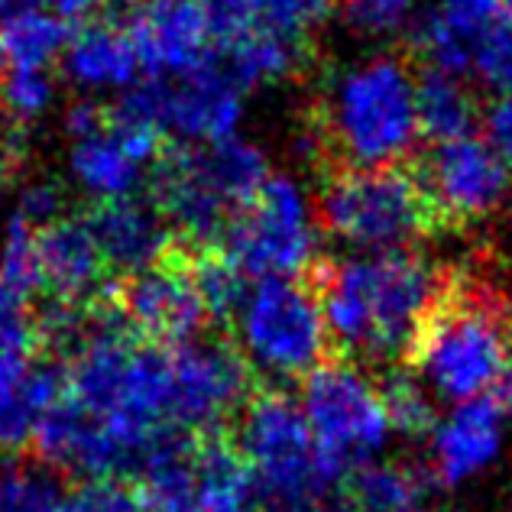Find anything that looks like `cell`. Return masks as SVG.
<instances>
[{"label": "cell", "instance_id": "1", "mask_svg": "<svg viewBox=\"0 0 512 512\" xmlns=\"http://www.w3.org/2000/svg\"><path fill=\"white\" fill-rule=\"evenodd\" d=\"M512 350V302L483 276L448 273L444 289L415 334L409 370L441 399L470 402L490 396Z\"/></svg>", "mask_w": 512, "mask_h": 512}, {"label": "cell", "instance_id": "2", "mask_svg": "<svg viewBox=\"0 0 512 512\" xmlns=\"http://www.w3.org/2000/svg\"><path fill=\"white\" fill-rule=\"evenodd\" d=\"M415 72L399 59H367L331 78L308 143L338 166H399L419 143Z\"/></svg>", "mask_w": 512, "mask_h": 512}, {"label": "cell", "instance_id": "3", "mask_svg": "<svg viewBox=\"0 0 512 512\" xmlns=\"http://www.w3.org/2000/svg\"><path fill=\"white\" fill-rule=\"evenodd\" d=\"M260 503H312L338 493L344 477L328 464L299 399L260 380L231 425Z\"/></svg>", "mask_w": 512, "mask_h": 512}, {"label": "cell", "instance_id": "4", "mask_svg": "<svg viewBox=\"0 0 512 512\" xmlns=\"http://www.w3.org/2000/svg\"><path fill=\"white\" fill-rule=\"evenodd\" d=\"M321 231L367 253L406 250L438 231L412 169L331 166L318 195Z\"/></svg>", "mask_w": 512, "mask_h": 512}, {"label": "cell", "instance_id": "5", "mask_svg": "<svg viewBox=\"0 0 512 512\" xmlns=\"http://www.w3.org/2000/svg\"><path fill=\"white\" fill-rule=\"evenodd\" d=\"M250 367L279 380H305L334 357L315 282L302 276L256 279L231 331Z\"/></svg>", "mask_w": 512, "mask_h": 512}, {"label": "cell", "instance_id": "6", "mask_svg": "<svg viewBox=\"0 0 512 512\" xmlns=\"http://www.w3.org/2000/svg\"><path fill=\"white\" fill-rule=\"evenodd\" d=\"M334 279L347 286L370 318V363H406L415 334L444 289L448 269L419 250H380L354 260H331Z\"/></svg>", "mask_w": 512, "mask_h": 512}, {"label": "cell", "instance_id": "7", "mask_svg": "<svg viewBox=\"0 0 512 512\" xmlns=\"http://www.w3.org/2000/svg\"><path fill=\"white\" fill-rule=\"evenodd\" d=\"M299 402L321 454L344 480L386 441L389 419L376 380L354 360L328 357L305 376Z\"/></svg>", "mask_w": 512, "mask_h": 512}, {"label": "cell", "instance_id": "8", "mask_svg": "<svg viewBox=\"0 0 512 512\" xmlns=\"http://www.w3.org/2000/svg\"><path fill=\"white\" fill-rule=\"evenodd\" d=\"M224 253L256 279L302 276L315 266L318 224L299 185L286 175H269L224 234Z\"/></svg>", "mask_w": 512, "mask_h": 512}, {"label": "cell", "instance_id": "9", "mask_svg": "<svg viewBox=\"0 0 512 512\" xmlns=\"http://www.w3.org/2000/svg\"><path fill=\"white\" fill-rule=\"evenodd\" d=\"M172 350V396L175 428L211 435L231 431L240 409L247 406L260 376L231 334H198Z\"/></svg>", "mask_w": 512, "mask_h": 512}, {"label": "cell", "instance_id": "10", "mask_svg": "<svg viewBox=\"0 0 512 512\" xmlns=\"http://www.w3.org/2000/svg\"><path fill=\"white\" fill-rule=\"evenodd\" d=\"M438 221V231L496 218L512 198V169L487 143V137H457L431 143L412 166Z\"/></svg>", "mask_w": 512, "mask_h": 512}, {"label": "cell", "instance_id": "11", "mask_svg": "<svg viewBox=\"0 0 512 512\" xmlns=\"http://www.w3.org/2000/svg\"><path fill=\"white\" fill-rule=\"evenodd\" d=\"M244 94L218 62L208 59L188 75L150 78L146 85L130 88L120 107L185 143H218L237 133Z\"/></svg>", "mask_w": 512, "mask_h": 512}, {"label": "cell", "instance_id": "12", "mask_svg": "<svg viewBox=\"0 0 512 512\" xmlns=\"http://www.w3.org/2000/svg\"><path fill=\"white\" fill-rule=\"evenodd\" d=\"M111 295L140 341L179 347L205 334L208 308L192 276L188 250L175 244L163 260L111 282Z\"/></svg>", "mask_w": 512, "mask_h": 512}, {"label": "cell", "instance_id": "13", "mask_svg": "<svg viewBox=\"0 0 512 512\" xmlns=\"http://www.w3.org/2000/svg\"><path fill=\"white\" fill-rule=\"evenodd\" d=\"M127 30L140 52L143 72L153 78L188 75L214 52L208 0H143Z\"/></svg>", "mask_w": 512, "mask_h": 512}, {"label": "cell", "instance_id": "14", "mask_svg": "<svg viewBox=\"0 0 512 512\" xmlns=\"http://www.w3.org/2000/svg\"><path fill=\"white\" fill-rule=\"evenodd\" d=\"M62 393V363L43 354L0 357V454L30 451L39 422Z\"/></svg>", "mask_w": 512, "mask_h": 512}, {"label": "cell", "instance_id": "15", "mask_svg": "<svg viewBox=\"0 0 512 512\" xmlns=\"http://www.w3.org/2000/svg\"><path fill=\"white\" fill-rule=\"evenodd\" d=\"M36 247L46 292L52 299L88 302L111 286V279H107L111 269H107V260L88 218L62 214L59 221L39 227Z\"/></svg>", "mask_w": 512, "mask_h": 512}, {"label": "cell", "instance_id": "16", "mask_svg": "<svg viewBox=\"0 0 512 512\" xmlns=\"http://www.w3.org/2000/svg\"><path fill=\"white\" fill-rule=\"evenodd\" d=\"M503 7L506 0H438L425 17L412 23L415 49L431 69L454 75L474 72L480 49Z\"/></svg>", "mask_w": 512, "mask_h": 512}, {"label": "cell", "instance_id": "17", "mask_svg": "<svg viewBox=\"0 0 512 512\" xmlns=\"http://www.w3.org/2000/svg\"><path fill=\"white\" fill-rule=\"evenodd\" d=\"M91 231L98 237L107 269L127 276L150 266L175 247V234L153 201L140 198H117L101 201L88 214Z\"/></svg>", "mask_w": 512, "mask_h": 512}, {"label": "cell", "instance_id": "18", "mask_svg": "<svg viewBox=\"0 0 512 512\" xmlns=\"http://www.w3.org/2000/svg\"><path fill=\"white\" fill-rule=\"evenodd\" d=\"M503 406L496 396H477L461 402L448 422L435 428L431 441V474L441 483H461L487 467L500 451Z\"/></svg>", "mask_w": 512, "mask_h": 512}, {"label": "cell", "instance_id": "19", "mask_svg": "<svg viewBox=\"0 0 512 512\" xmlns=\"http://www.w3.org/2000/svg\"><path fill=\"white\" fill-rule=\"evenodd\" d=\"M140 52L133 46L130 30H120L114 20L82 26L65 49V72L88 91L130 88L140 75Z\"/></svg>", "mask_w": 512, "mask_h": 512}, {"label": "cell", "instance_id": "20", "mask_svg": "<svg viewBox=\"0 0 512 512\" xmlns=\"http://www.w3.org/2000/svg\"><path fill=\"white\" fill-rule=\"evenodd\" d=\"M69 169H72V179L82 185L98 205L101 201L130 198L137 192L140 175H143V163L133 159V153L117 140V133L111 130L107 120L101 130L88 133V137H78L72 143Z\"/></svg>", "mask_w": 512, "mask_h": 512}, {"label": "cell", "instance_id": "21", "mask_svg": "<svg viewBox=\"0 0 512 512\" xmlns=\"http://www.w3.org/2000/svg\"><path fill=\"white\" fill-rule=\"evenodd\" d=\"M415 111L422 137L431 143L467 137L477 124V98L461 82V75L431 65L415 75Z\"/></svg>", "mask_w": 512, "mask_h": 512}, {"label": "cell", "instance_id": "22", "mask_svg": "<svg viewBox=\"0 0 512 512\" xmlns=\"http://www.w3.org/2000/svg\"><path fill=\"white\" fill-rule=\"evenodd\" d=\"M75 480L33 451L0 454V512H65Z\"/></svg>", "mask_w": 512, "mask_h": 512}, {"label": "cell", "instance_id": "23", "mask_svg": "<svg viewBox=\"0 0 512 512\" xmlns=\"http://www.w3.org/2000/svg\"><path fill=\"white\" fill-rule=\"evenodd\" d=\"M188 260H192V276L201 292V302L208 308V321L214 331L231 334L240 318V308H244L253 289L250 276L224 253V247L188 250Z\"/></svg>", "mask_w": 512, "mask_h": 512}, {"label": "cell", "instance_id": "24", "mask_svg": "<svg viewBox=\"0 0 512 512\" xmlns=\"http://www.w3.org/2000/svg\"><path fill=\"white\" fill-rule=\"evenodd\" d=\"M350 512H422L425 480L399 464H360L344 480Z\"/></svg>", "mask_w": 512, "mask_h": 512}, {"label": "cell", "instance_id": "25", "mask_svg": "<svg viewBox=\"0 0 512 512\" xmlns=\"http://www.w3.org/2000/svg\"><path fill=\"white\" fill-rule=\"evenodd\" d=\"M10 69H49L59 56L69 49V23L59 20L56 13L43 7H33L0 26Z\"/></svg>", "mask_w": 512, "mask_h": 512}, {"label": "cell", "instance_id": "26", "mask_svg": "<svg viewBox=\"0 0 512 512\" xmlns=\"http://www.w3.org/2000/svg\"><path fill=\"white\" fill-rule=\"evenodd\" d=\"M376 393H380L389 428L402 431L406 438L435 435V428H438L435 402L425 393L419 376L409 373V367L383 373L380 380H376Z\"/></svg>", "mask_w": 512, "mask_h": 512}, {"label": "cell", "instance_id": "27", "mask_svg": "<svg viewBox=\"0 0 512 512\" xmlns=\"http://www.w3.org/2000/svg\"><path fill=\"white\" fill-rule=\"evenodd\" d=\"M0 286L36 299V292H46L43 266H39V247H36V227L23 221L20 214H10L4 247H0Z\"/></svg>", "mask_w": 512, "mask_h": 512}, {"label": "cell", "instance_id": "28", "mask_svg": "<svg viewBox=\"0 0 512 512\" xmlns=\"http://www.w3.org/2000/svg\"><path fill=\"white\" fill-rule=\"evenodd\" d=\"M52 101H56V82H52L49 69H10L4 88H0V104L17 124L43 117Z\"/></svg>", "mask_w": 512, "mask_h": 512}, {"label": "cell", "instance_id": "29", "mask_svg": "<svg viewBox=\"0 0 512 512\" xmlns=\"http://www.w3.org/2000/svg\"><path fill=\"white\" fill-rule=\"evenodd\" d=\"M65 512H153L130 480H78Z\"/></svg>", "mask_w": 512, "mask_h": 512}, {"label": "cell", "instance_id": "30", "mask_svg": "<svg viewBox=\"0 0 512 512\" xmlns=\"http://www.w3.org/2000/svg\"><path fill=\"white\" fill-rule=\"evenodd\" d=\"M419 0H344L347 23L363 36H393L406 30Z\"/></svg>", "mask_w": 512, "mask_h": 512}, {"label": "cell", "instance_id": "31", "mask_svg": "<svg viewBox=\"0 0 512 512\" xmlns=\"http://www.w3.org/2000/svg\"><path fill=\"white\" fill-rule=\"evenodd\" d=\"M7 354H39L33 302L0 286V357Z\"/></svg>", "mask_w": 512, "mask_h": 512}, {"label": "cell", "instance_id": "32", "mask_svg": "<svg viewBox=\"0 0 512 512\" xmlns=\"http://www.w3.org/2000/svg\"><path fill=\"white\" fill-rule=\"evenodd\" d=\"M474 72L487 85L500 88L503 94H512V0H506L500 20H496L487 43H483Z\"/></svg>", "mask_w": 512, "mask_h": 512}, {"label": "cell", "instance_id": "33", "mask_svg": "<svg viewBox=\"0 0 512 512\" xmlns=\"http://www.w3.org/2000/svg\"><path fill=\"white\" fill-rule=\"evenodd\" d=\"M62 208H65V201H62L59 188L52 185V182H36V185H26L23 192H20L17 211H13V214H20L23 221H30L39 231V227L59 221Z\"/></svg>", "mask_w": 512, "mask_h": 512}, {"label": "cell", "instance_id": "34", "mask_svg": "<svg viewBox=\"0 0 512 512\" xmlns=\"http://www.w3.org/2000/svg\"><path fill=\"white\" fill-rule=\"evenodd\" d=\"M493 289H500L512 302V211L506 214L503 227L493 237V247L487 256V269L480 273Z\"/></svg>", "mask_w": 512, "mask_h": 512}, {"label": "cell", "instance_id": "35", "mask_svg": "<svg viewBox=\"0 0 512 512\" xmlns=\"http://www.w3.org/2000/svg\"><path fill=\"white\" fill-rule=\"evenodd\" d=\"M483 137L512 169V94H500L490 104L487 117H483Z\"/></svg>", "mask_w": 512, "mask_h": 512}, {"label": "cell", "instance_id": "36", "mask_svg": "<svg viewBox=\"0 0 512 512\" xmlns=\"http://www.w3.org/2000/svg\"><path fill=\"white\" fill-rule=\"evenodd\" d=\"M39 7L56 13L59 20H65L72 26V23L88 20L94 13V7H101V0H39Z\"/></svg>", "mask_w": 512, "mask_h": 512}, {"label": "cell", "instance_id": "37", "mask_svg": "<svg viewBox=\"0 0 512 512\" xmlns=\"http://www.w3.org/2000/svg\"><path fill=\"white\" fill-rule=\"evenodd\" d=\"M493 396L503 406V412H512V350H509V360H506V367H503L500 383H496V389H493Z\"/></svg>", "mask_w": 512, "mask_h": 512}, {"label": "cell", "instance_id": "38", "mask_svg": "<svg viewBox=\"0 0 512 512\" xmlns=\"http://www.w3.org/2000/svg\"><path fill=\"white\" fill-rule=\"evenodd\" d=\"M101 7L107 10V17L117 20V17H133L143 7V0H101Z\"/></svg>", "mask_w": 512, "mask_h": 512}, {"label": "cell", "instance_id": "39", "mask_svg": "<svg viewBox=\"0 0 512 512\" xmlns=\"http://www.w3.org/2000/svg\"><path fill=\"white\" fill-rule=\"evenodd\" d=\"M39 7V0H0V26L10 23L13 17H20V13Z\"/></svg>", "mask_w": 512, "mask_h": 512}, {"label": "cell", "instance_id": "40", "mask_svg": "<svg viewBox=\"0 0 512 512\" xmlns=\"http://www.w3.org/2000/svg\"><path fill=\"white\" fill-rule=\"evenodd\" d=\"M13 185H17V166H4V163H0V208H4L7 201H10Z\"/></svg>", "mask_w": 512, "mask_h": 512}, {"label": "cell", "instance_id": "41", "mask_svg": "<svg viewBox=\"0 0 512 512\" xmlns=\"http://www.w3.org/2000/svg\"><path fill=\"white\" fill-rule=\"evenodd\" d=\"M7 72H10V59H7L4 39H0V88H4V82H7Z\"/></svg>", "mask_w": 512, "mask_h": 512}]
</instances>
